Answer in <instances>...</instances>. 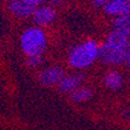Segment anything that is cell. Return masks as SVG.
Returning a JSON list of instances; mask_svg holds the SVG:
<instances>
[{"label": "cell", "mask_w": 130, "mask_h": 130, "mask_svg": "<svg viewBox=\"0 0 130 130\" xmlns=\"http://www.w3.org/2000/svg\"><path fill=\"white\" fill-rule=\"evenodd\" d=\"M128 82H129V85H130V77H129V80H128Z\"/></svg>", "instance_id": "cell-20"}, {"label": "cell", "mask_w": 130, "mask_h": 130, "mask_svg": "<svg viewBox=\"0 0 130 130\" xmlns=\"http://www.w3.org/2000/svg\"><path fill=\"white\" fill-rule=\"evenodd\" d=\"M129 7H130V0H129Z\"/></svg>", "instance_id": "cell-21"}, {"label": "cell", "mask_w": 130, "mask_h": 130, "mask_svg": "<svg viewBox=\"0 0 130 130\" xmlns=\"http://www.w3.org/2000/svg\"><path fill=\"white\" fill-rule=\"evenodd\" d=\"M111 30H115L127 38H130V14L114 18L111 22Z\"/></svg>", "instance_id": "cell-10"}, {"label": "cell", "mask_w": 130, "mask_h": 130, "mask_svg": "<svg viewBox=\"0 0 130 130\" xmlns=\"http://www.w3.org/2000/svg\"><path fill=\"white\" fill-rule=\"evenodd\" d=\"M103 83L110 90H118L123 85V77L117 70H110L103 77Z\"/></svg>", "instance_id": "cell-11"}, {"label": "cell", "mask_w": 130, "mask_h": 130, "mask_svg": "<svg viewBox=\"0 0 130 130\" xmlns=\"http://www.w3.org/2000/svg\"><path fill=\"white\" fill-rule=\"evenodd\" d=\"M103 11L109 17H121L130 14L129 0H109L103 6Z\"/></svg>", "instance_id": "cell-7"}, {"label": "cell", "mask_w": 130, "mask_h": 130, "mask_svg": "<svg viewBox=\"0 0 130 130\" xmlns=\"http://www.w3.org/2000/svg\"><path fill=\"white\" fill-rule=\"evenodd\" d=\"M124 116H125V118L130 120V107H129V108H127L125 110H124Z\"/></svg>", "instance_id": "cell-17"}, {"label": "cell", "mask_w": 130, "mask_h": 130, "mask_svg": "<svg viewBox=\"0 0 130 130\" xmlns=\"http://www.w3.org/2000/svg\"><path fill=\"white\" fill-rule=\"evenodd\" d=\"M43 62V56L42 55H38V56H29L27 58V64L32 68L41 66Z\"/></svg>", "instance_id": "cell-13"}, {"label": "cell", "mask_w": 130, "mask_h": 130, "mask_svg": "<svg viewBox=\"0 0 130 130\" xmlns=\"http://www.w3.org/2000/svg\"><path fill=\"white\" fill-rule=\"evenodd\" d=\"M21 1L26 3L27 5L34 7V8H38V7L41 6V5L43 4V0H21Z\"/></svg>", "instance_id": "cell-14"}, {"label": "cell", "mask_w": 130, "mask_h": 130, "mask_svg": "<svg viewBox=\"0 0 130 130\" xmlns=\"http://www.w3.org/2000/svg\"><path fill=\"white\" fill-rule=\"evenodd\" d=\"M108 1L109 0H93V3H94V5L96 7H103Z\"/></svg>", "instance_id": "cell-16"}, {"label": "cell", "mask_w": 130, "mask_h": 130, "mask_svg": "<svg viewBox=\"0 0 130 130\" xmlns=\"http://www.w3.org/2000/svg\"><path fill=\"white\" fill-rule=\"evenodd\" d=\"M100 45L95 40H87L85 42L75 46L70 51L68 56V63L76 70L89 68L99 59Z\"/></svg>", "instance_id": "cell-1"}, {"label": "cell", "mask_w": 130, "mask_h": 130, "mask_svg": "<svg viewBox=\"0 0 130 130\" xmlns=\"http://www.w3.org/2000/svg\"><path fill=\"white\" fill-rule=\"evenodd\" d=\"M8 9L14 17L20 19H26L32 17L36 8L27 5L21 0H9L8 1Z\"/></svg>", "instance_id": "cell-8"}, {"label": "cell", "mask_w": 130, "mask_h": 130, "mask_svg": "<svg viewBox=\"0 0 130 130\" xmlns=\"http://www.w3.org/2000/svg\"><path fill=\"white\" fill-rule=\"evenodd\" d=\"M20 47L27 58L42 55L47 48V35L45 30L39 26L26 28L20 36Z\"/></svg>", "instance_id": "cell-2"}, {"label": "cell", "mask_w": 130, "mask_h": 130, "mask_svg": "<svg viewBox=\"0 0 130 130\" xmlns=\"http://www.w3.org/2000/svg\"><path fill=\"white\" fill-rule=\"evenodd\" d=\"M125 66V68L130 69V49L128 48L127 52H125V55H124V60H123V63Z\"/></svg>", "instance_id": "cell-15"}, {"label": "cell", "mask_w": 130, "mask_h": 130, "mask_svg": "<svg viewBox=\"0 0 130 130\" xmlns=\"http://www.w3.org/2000/svg\"><path fill=\"white\" fill-rule=\"evenodd\" d=\"M85 74L82 73H73V74H64V76L59 82V89L64 94H72L85 81Z\"/></svg>", "instance_id": "cell-6"}, {"label": "cell", "mask_w": 130, "mask_h": 130, "mask_svg": "<svg viewBox=\"0 0 130 130\" xmlns=\"http://www.w3.org/2000/svg\"><path fill=\"white\" fill-rule=\"evenodd\" d=\"M51 1L53 5H59V4L61 3V0H51Z\"/></svg>", "instance_id": "cell-18"}, {"label": "cell", "mask_w": 130, "mask_h": 130, "mask_svg": "<svg viewBox=\"0 0 130 130\" xmlns=\"http://www.w3.org/2000/svg\"><path fill=\"white\" fill-rule=\"evenodd\" d=\"M33 21L36 26L39 27H45L48 26L52 22L55 21L56 19V11L53 6H48V5H41L34 11L33 15Z\"/></svg>", "instance_id": "cell-4"}, {"label": "cell", "mask_w": 130, "mask_h": 130, "mask_svg": "<svg viewBox=\"0 0 130 130\" xmlns=\"http://www.w3.org/2000/svg\"><path fill=\"white\" fill-rule=\"evenodd\" d=\"M125 52L127 51L115 48V47H111V46L103 42L100 46L99 59L101 60V62L108 64V66H120L123 63Z\"/></svg>", "instance_id": "cell-3"}, {"label": "cell", "mask_w": 130, "mask_h": 130, "mask_svg": "<svg viewBox=\"0 0 130 130\" xmlns=\"http://www.w3.org/2000/svg\"><path fill=\"white\" fill-rule=\"evenodd\" d=\"M128 48L130 49V38H129V43H128Z\"/></svg>", "instance_id": "cell-19"}, {"label": "cell", "mask_w": 130, "mask_h": 130, "mask_svg": "<svg viewBox=\"0 0 130 130\" xmlns=\"http://www.w3.org/2000/svg\"><path fill=\"white\" fill-rule=\"evenodd\" d=\"M64 76V70L59 66L48 67L39 74L40 83L45 87H54L58 86L61 79Z\"/></svg>", "instance_id": "cell-5"}, {"label": "cell", "mask_w": 130, "mask_h": 130, "mask_svg": "<svg viewBox=\"0 0 130 130\" xmlns=\"http://www.w3.org/2000/svg\"><path fill=\"white\" fill-rule=\"evenodd\" d=\"M94 91L89 87H79L75 91H73L70 94V99L74 103H82L86 101L90 100V97L93 96Z\"/></svg>", "instance_id": "cell-12"}, {"label": "cell", "mask_w": 130, "mask_h": 130, "mask_svg": "<svg viewBox=\"0 0 130 130\" xmlns=\"http://www.w3.org/2000/svg\"><path fill=\"white\" fill-rule=\"evenodd\" d=\"M104 43L111 46V47H115V48L127 51L128 43H129V38L124 36L123 34L118 33V32L111 30V32L107 35L106 40H104Z\"/></svg>", "instance_id": "cell-9"}]
</instances>
